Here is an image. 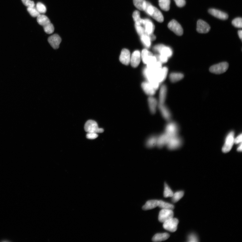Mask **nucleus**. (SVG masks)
Masks as SVG:
<instances>
[{
	"mask_svg": "<svg viewBox=\"0 0 242 242\" xmlns=\"http://www.w3.org/2000/svg\"><path fill=\"white\" fill-rule=\"evenodd\" d=\"M235 133L232 130L227 134L225 140V142L222 148V151L224 153L229 152L234 144Z\"/></svg>",
	"mask_w": 242,
	"mask_h": 242,
	"instance_id": "f257e3e1",
	"label": "nucleus"
},
{
	"mask_svg": "<svg viewBox=\"0 0 242 242\" xmlns=\"http://www.w3.org/2000/svg\"><path fill=\"white\" fill-rule=\"evenodd\" d=\"M183 143L182 139L178 135L169 138L166 146L169 150H176L180 148Z\"/></svg>",
	"mask_w": 242,
	"mask_h": 242,
	"instance_id": "f03ea898",
	"label": "nucleus"
},
{
	"mask_svg": "<svg viewBox=\"0 0 242 242\" xmlns=\"http://www.w3.org/2000/svg\"><path fill=\"white\" fill-rule=\"evenodd\" d=\"M141 54V59L145 64L149 65L157 61L156 56H154L152 53L148 51L147 48L142 50Z\"/></svg>",
	"mask_w": 242,
	"mask_h": 242,
	"instance_id": "7ed1b4c3",
	"label": "nucleus"
},
{
	"mask_svg": "<svg viewBox=\"0 0 242 242\" xmlns=\"http://www.w3.org/2000/svg\"><path fill=\"white\" fill-rule=\"evenodd\" d=\"M85 131L88 133H102L104 130L102 128H100L98 124L95 121L90 120L87 121L85 125Z\"/></svg>",
	"mask_w": 242,
	"mask_h": 242,
	"instance_id": "20e7f679",
	"label": "nucleus"
},
{
	"mask_svg": "<svg viewBox=\"0 0 242 242\" xmlns=\"http://www.w3.org/2000/svg\"><path fill=\"white\" fill-rule=\"evenodd\" d=\"M153 50L158 53V54L165 56L169 58L173 54V51L172 48L163 44H158L155 46Z\"/></svg>",
	"mask_w": 242,
	"mask_h": 242,
	"instance_id": "39448f33",
	"label": "nucleus"
},
{
	"mask_svg": "<svg viewBox=\"0 0 242 242\" xmlns=\"http://www.w3.org/2000/svg\"><path fill=\"white\" fill-rule=\"evenodd\" d=\"M179 130V128L178 124L175 122L169 121L166 126L164 133L171 137L178 135Z\"/></svg>",
	"mask_w": 242,
	"mask_h": 242,
	"instance_id": "423d86ee",
	"label": "nucleus"
},
{
	"mask_svg": "<svg viewBox=\"0 0 242 242\" xmlns=\"http://www.w3.org/2000/svg\"><path fill=\"white\" fill-rule=\"evenodd\" d=\"M228 63L223 62L211 67L210 71L213 74H221L224 73L228 69Z\"/></svg>",
	"mask_w": 242,
	"mask_h": 242,
	"instance_id": "0eeeda50",
	"label": "nucleus"
},
{
	"mask_svg": "<svg viewBox=\"0 0 242 242\" xmlns=\"http://www.w3.org/2000/svg\"><path fill=\"white\" fill-rule=\"evenodd\" d=\"M178 223V220L175 218L172 217L164 222L163 226L164 229L173 232L177 230Z\"/></svg>",
	"mask_w": 242,
	"mask_h": 242,
	"instance_id": "6e6552de",
	"label": "nucleus"
},
{
	"mask_svg": "<svg viewBox=\"0 0 242 242\" xmlns=\"http://www.w3.org/2000/svg\"><path fill=\"white\" fill-rule=\"evenodd\" d=\"M168 28L178 36H181L183 33V30L180 24L175 20H173L168 24Z\"/></svg>",
	"mask_w": 242,
	"mask_h": 242,
	"instance_id": "1a4fd4ad",
	"label": "nucleus"
},
{
	"mask_svg": "<svg viewBox=\"0 0 242 242\" xmlns=\"http://www.w3.org/2000/svg\"><path fill=\"white\" fill-rule=\"evenodd\" d=\"M173 216V210L162 209L159 212L158 220L160 222L163 223L172 218Z\"/></svg>",
	"mask_w": 242,
	"mask_h": 242,
	"instance_id": "9d476101",
	"label": "nucleus"
},
{
	"mask_svg": "<svg viewBox=\"0 0 242 242\" xmlns=\"http://www.w3.org/2000/svg\"><path fill=\"white\" fill-rule=\"evenodd\" d=\"M142 25L144 26L145 34L148 35L153 34L155 26L151 20L148 19H142Z\"/></svg>",
	"mask_w": 242,
	"mask_h": 242,
	"instance_id": "9b49d317",
	"label": "nucleus"
},
{
	"mask_svg": "<svg viewBox=\"0 0 242 242\" xmlns=\"http://www.w3.org/2000/svg\"><path fill=\"white\" fill-rule=\"evenodd\" d=\"M141 59V52L139 50L134 51L130 57V63L134 68L137 67Z\"/></svg>",
	"mask_w": 242,
	"mask_h": 242,
	"instance_id": "f8f14e48",
	"label": "nucleus"
},
{
	"mask_svg": "<svg viewBox=\"0 0 242 242\" xmlns=\"http://www.w3.org/2000/svg\"><path fill=\"white\" fill-rule=\"evenodd\" d=\"M158 107L163 118L167 121H169L172 118L170 110L164 104H158Z\"/></svg>",
	"mask_w": 242,
	"mask_h": 242,
	"instance_id": "ddd939ff",
	"label": "nucleus"
},
{
	"mask_svg": "<svg viewBox=\"0 0 242 242\" xmlns=\"http://www.w3.org/2000/svg\"><path fill=\"white\" fill-rule=\"evenodd\" d=\"M130 57L131 55L130 51L124 48L121 52L119 57V60L123 64L128 65L130 63Z\"/></svg>",
	"mask_w": 242,
	"mask_h": 242,
	"instance_id": "4468645a",
	"label": "nucleus"
},
{
	"mask_svg": "<svg viewBox=\"0 0 242 242\" xmlns=\"http://www.w3.org/2000/svg\"><path fill=\"white\" fill-rule=\"evenodd\" d=\"M211 29L210 25L205 21L201 20L197 21V31L201 33H206L209 32Z\"/></svg>",
	"mask_w": 242,
	"mask_h": 242,
	"instance_id": "2eb2a0df",
	"label": "nucleus"
},
{
	"mask_svg": "<svg viewBox=\"0 0 242 242\" xmlns=\"http://www.w3.org/2000/svg\"><path fill=\"white\" fill-rule=\"evenodd\" d=\"M142 88L145 94L150 96L155 94L156 90L148 81L143 82L141 84Z\"/></svg>",
	"mask_w": 242,
	"mask_h": 242,
	"instance_id": "dca6fc26",
	"label": "nucleus"
},
{
	"mask_svg": "<svg viewBox=\"0 0 242 242\" xmlns=\"http://www.w3.org/2000/svg\"><path fill=\"white\" fill-rule=\"evenodd\" d=\"M48 41L53 48L57 49L59 47L61 39L58 35L55 34L48 38Z\"/></svg>",
	"mask_w": 242,
	"mask_h": 242,
	"instance_id": "f3484780",
	"label": "nucleus"
},
{
	"mask_svg": "<svg viewBox=\"0 0 242 242\" xmlns=\"http://www.w3.org/2000/svg\"><path fill=\"white\" fill-rule=\"evenodd\" d=\"M208 12L212 15L221 20H226L228 18V16L226 13L214 8L210 9Z\"/></svg>",
	"mask_w": 242,
	"mask_h": 242,
	"instance_id": "a211bd4d",
	"label": "nucleus"
},
{
	"mask_svg": "<svg viewBox=\"0 0 242 242\" xmlns=\"http://www.w3.org/2000/svg\"><path fill=\"white\" fill-rule=\"evenodd\" d=\"M170 137L165 133L160 135L158 136L157 146L159 148H162L165 146Z\"/></svg>",
	"mask_w": 242,
	"mask_h": 242,
	"instance_id": "6ab92c4d",
	"label": "nucleus"
},
{
	"mask_svg": "<svg viewBox=\"0 0 242 242\" xmlns=\"http://www.w3.org/2000/svg\"><path fill=\"white\" fill-rule=\"evenodd\" d=\"M148 101L150 111L152 114L155 113L158 104L157 100L153 96H150Z\"/></svg>",
	"mask_w": 242,
	"mask_h": 242,
	"instance_id": "aec40b11",
	"label": "nucleus"
},
{
	"mask_svg": "<svg viewBox=\"0 0 242 242\" xmlns=\"http://www.w3.org/2000/svg\"><path fill=\"white\" fill-rule=\"evenodd\" d=\"M167 94V87L165 85H162L160 89L158 103L164 104L166 100Z\"/></svg>",
	"mask_w": 242,
	"mask_h": 242,
	"instance_id": "412c9836",
	"label": "nucleus"
},
{
	"mask_svg": "<svg viewBox=\"0 0 242 242\" xmlns=\"http://www.w3.org/2000/svg\"><path fill=\"white\" fill-rule=\"evenodd\" d=\"M158 135H153L147 140L145 145L148 148H152L157 146Z\"/></svg>",
	"mask_w": 242,
	"mask_h": 242,
	"instance_id": "4be33fe9",
	"label": "nucleus"
},
{
	"mask_svg": "<svg viewBox=\"0 0 242 242\" xmlns=\"http://www.w3.org/2000/svg\"><path fill=\"white\" fill-rule=\"evenodd\" d=\"M151 16L159 22L162 23L164 21V18L162 13L155 7H154Z\"/></svg>",
	"mask_w": 242,
	"mask_h": 242,
	"instance_id": "5701e85b",
	"label": "nucleus"
},
{
	"mask_svg": "<svg viewBox=\"0 0 242 242\" xmlns=\"http://www.w3.org/2000/svg\"><path fill=\"white\" fill-rule=\"evenodd\" d=\"M159 201L152 200L148 201L142 207V209L145 211L151 210L158 206Z\"/></svg>",
	"mask_w": 242,
	"mask_h": 242,
	"instance_id": "b1692460",
	"label": "nucleus"
},
{
	"mask_svg": "<svg viewBox=\"0 0 242 242\" xmlns=\"http://www.w3.org/2000/svg\"><path fill=\"white\" fill-rule=\"evenodd\" d=\"M169 235L167 233L157 234L153 237L152 240L154 242H161L167 240L169 238Z\"/></svg>",
	"mask_w": 242,
	"mask_h": 242,
	"instance_id": "393cba45",
	"label": "nucleus"
},
{
	"mask_svg": "<svg viewBox=\"0 0 242 242\" xmlns=\"http://www.w3.org/2000/svg\"><path fill=\"white\" fill-rule=\"evenodd\" d=\"M183 74L181 73L173 72L169 75V79L172 83H176L183 79L184 78Z\"/></svg>",
	"mask_w": 242,
	"mask_h": 242,
	"instance_id": "a878e982",
	"label": "nucleus"
},
{
	"mask_svg": "<svg viewBox=\"0 0 242 242\" xmlns=\"http://www.w3.org/2000/svg\"><path fill=\"white\" fill-rule=\"evenodd\" d=\"M37 22L40 25L44 26L51 23L49 18L43 14H40L37 17Z\"/></svg>",
	"mask_w": 242,
	"mask_h": 242,
	"instance_id": "bb28decb",
	"label": "nucleus"
},
{
	"mask_svg": "<svg viewBox=\"0 0 242 242\" xmlns=\"http://www.w3.org/2000/svg\"><path fill=\"white\" fill-rule=\"evenodd\" d=\"M140 40L143 45L146 47L149 48L151 47V40L149 36L144 34L140 36Z\"/></svg>",
	"mask_w": 242,
	"mask_h": 242,
	"instance_id": "cd10ccee",
	"label": "nucleus"
},
{
	"mask_svg": "<svg viewBox=\"0 0 242 242\" xmlns=\"http://www.w3.org/2000/svg\"><path fill=\"white\" fill-rule=\"evenodd\" d=\"M134 6L140 10L144 11L147 2L146 0H133Z\"/></svg>",
	"mask_w": 242,
	"mask_h": 242,
	"instance_id": "c85d7f7f",
	"label": "nucleus"
},
{
	"mask_svg": "<svg viewBox=\"0 0 242 242\" xmlns=\"http://www.w3.org/2000/svg\"><path fill=\"white\" fill-rule=\"evenodd\" d=\"M170 0H159L160 7L163 10L168 11L170 9Z\"/></svg>",
	"mask_w": 242,
	"mask_h": 242,
	"instance_id": "c756f323",
	"label": "nucleus"
},
{
	"mask_svg": "<svg viewBox=\"0 0 242 242\" xmlns=\"http://www.w3.org/2000/svg\"><path fill=\"white\" fill-rule=\"evenodd\" d=\"M158 206L162 209L173 210L175 208V206L173 205L161 200L159 201Z\"/></svg>",
	"mask_w": 242,
	"mask_h": 242,
	"instance_id": "7c9ffc66",
	"label": "nucleus"
},
{
	"mask_svg": "<svg viewBox=\"0 0 242 242\" xmlns=\"http://www.w3.org/2000/svg\"><path fill=\"white\" fill-rule=\"evenodd\" d=\"M184 195V192L182 191H179L173 194L172 197V202L176 203L179 201Z\"/></svg>",
	"mask_w": 242,
	"mask_h": 242,
	"instance_id": "2f4dec72",
	"label": "nucleus"
},
{
	"mask_svg": "<svg viewBox=\"0 0 242 242\" xmlns=\"http://www.w3.org/2000/svg\"><path fill=\"white\" fill-rule=\"evenodd\" d=\"M173 193L171 188L167 184L164 183V190L163 193L164 197L165 198L172 197L173 195Z\"/></svg>",
	"mask_w": 242,
	"mask_h": 242,
	"instance_id": "473e14b6",
	"label": "nucleus"
},
{
	"mask_svg": "<svg viewBox=\"0 0 242 242\" xmlns=\"http://www.w3.org/2000/svg\"><path fill=\"white\" fill-rule=\"evenodd\" d=\"M133 17L135 24L142 25V19L140 17V13L138 11H135L134 12L133 14Z\"/></svg>",
	"mask_w": 242,
	"mask_h": 242,
	"instance_id": "72a5a7b5",
	"label": "nucleus"
},
{
	"mask_svg": "<svg viewBox=\"0 0 242 242\" xmlns=\"http://www.w3.org/2000/svg\"><path fill=\"white\" fill-rule=\"evenodd\" d=\"M27 9L28 12L32 17H37L41 14L35 7L28 8Z\"/></svg>",
	"mask_w": 242,
	"mask_h": 242,
	"instance_id": "f704fd0d",
	"label": "nucleus"
},
{
	"mask_svg": "<svg viewBox=\"0 0 242 242\" xmlns=\"http://www.w3.org/2000/svg\"><path fill=\"white\" fill-rule=\"evenodd\" d=\"M36 8L39 12L41 14H45L47 11V8L45 5L42 3H38L36 5Z\"/></svg>",
	"mask_w": 242,
	"mask_h": 242,
	"instance_id": "c9c22d12",
	"label": "nucleus"
},
{
	"mask_svg": "<svg viewBox=\"0 0 242 242\" xmlns=\"http://www.w3.org/2000/svg\"><path fill=\"white\" fill-rule=\"evenodd\" d=\"M43 27L45 31L48 34H51L54 31V26L51 22Z\"/></svg>",
	"mask_w": 242,
	"mask_h": 242,
	"instance_id": "e433bc0d",
	"label": "nucleus"
},
{
	"mask_svg": "<svg viewBox=\"0 0 242 242\" xmlns=\"http://www.w3.org/2000/svg\"><path fill=\"white\" fill-rule=\"evenodd\" d=\"M232 25L234 27L238 28H241L242 27V19L241 18H237L234 19L232 21Z\"/></svg>",
	"mask_w": 242,
	"mask_h": 242,
	"instance_id": "4c0bfd02",
	"label": "nucleus"
},
{
	"mask_svg": "<svg viewBox=\"0 0 242 242\" xmlns=\"http://www.w3.org/2000/svg\"><path fill=\"white\" fill-rule=\"evenodd\" d=\"M135 30L139 36H141L145 33L144 28L140 24H135Z\"/></svg>",
	"mask_w": 242,
	"mask_h": 242,
	"instance_id": "58836bf2",
	"label": "nucleus"
},
{
	"mask_svg": "<svg viewBox=\"0 0 242 242\" xmlns=\"http://www.w3.org/2000/svg\"><path fill=\"white\" fill-rule=\"evenodd\" d=\"M155 56L157 58V61L160 62L162 64L165 63L168 61V58L165 56L159 54Z\"/></svg>",
	"mask_w": 242,
	"mask_h": 242,
	"instance_id": "ea45409f",
	"label": "nucleus"
},
{
	"mask_svg": "<svg viewBox=\"0 0 242 242\" xmlns=\"http://www.w3.org/2000/svg\"><path fill=\"white\" fill-rule=\"evenodd\" d=\"M23 4L28 8L35 7V4L33 1L30 0H22Z\"/></svg>",
	"mask_w": 242,
	"mask_h": 242,
	"instance_id": "a19ab883",
	"label": "nucleus"
},
{
	"mask_svg": "<svg viewBox=\"0 0 242 242\" xmlns=\"http://www.w3.org/2000/svg\"><path fill=\"white\" fill-rule=\"evenodd\" d=\"M98 135L96 133H89L87 134L86 137L89 139H94L97 138Z\"/></svg>",
	"mask_w": 242,
	"mask_h": 242,
	"instance_id": "79ce46f5",
	"label": "nucleus"
},
{
	"mask_svg": "<svg viewBox=\"0 0 242 242\" xmlns=\"http://www.w3.org/2000/svg\"><path fill=\"white\" fill-rule=\"evenodd\" d=\"M188 242H198V239L196 236L194 234H191L189 236L188 239Z\"/></svg>",
	"mask_w": 242,
	"mask_h": 242,
	"instance_id": "37998d69",
	"label": "nucleus"
},
{
	"mask_svg": "<svg viewBox=\"0 0 242 242\" xmlns=\"http://www.w3.org/2000/svg\"><path fill=\"white\" fill-rule=\"evenodd\" d=\"M177 6L179 7H182L186 4L185 0H174Z\"/></svg>",
	"mask_w": 242,
	"mask_h": 242,
	"instance_id": "c03bdc74",
	"label": "nucleus"
},
{
	"mask_svg": "<svg viewBox=\"0 0 242 242\" xmlns=\"http://www.w3.org/2000/svg\"><path fill=\"white\" fill-rule=\"evenodd\" d=\"M242 134H239L234 138V144H239L242 143Z\"/></svg>",
	"mask_w": 242,
	"mask_h": 242,
	"instance_id": "a18cd8bd",
	"label": "nucleus"
},
{
	"mask_svg": "<svg viewBox=\"0 0 242 242\" xmlns=\"http://www.w3.org/2000/svg\"><path fill=\"white\" fill-rule=\"evenodd\" d=\"M239 144V146L237 147V151L238 152H240L242 151V143H241Z\"/></svg>",
	"mask_w": 242,
	"mask_h": 242,
	"instance_id": "49530a36",
	"label": "nucleus"
},
{
	"mask_svg": "<svg viewBox=\"0 0 242 242\" xmlns=\"http://www.w3.org/2000/svg\"><path fill=\"white\" fill-rule=\"evenodd\" d=\"M238 34L239 36V38L241 40H242V30H239L238 32Z\"/></svg>",
	"mask_w": 242,
	"mask_h": 242,
	"instance_id": "de8ad7c7",
	"label": "nucleus"
}]
</instances>
